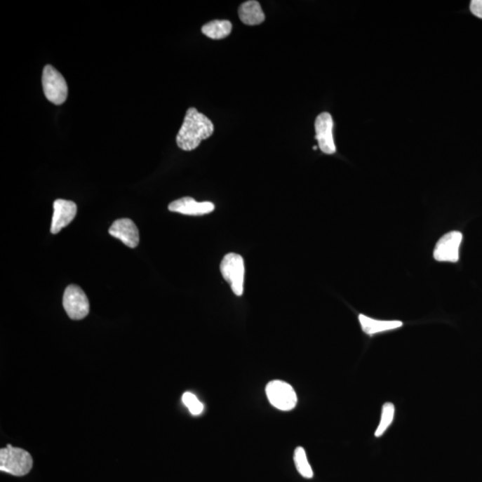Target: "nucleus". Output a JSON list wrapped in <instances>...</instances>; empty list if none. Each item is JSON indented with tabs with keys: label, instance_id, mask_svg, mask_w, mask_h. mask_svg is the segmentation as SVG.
<instances>
[{
	"label": "nucleus",
	"instance_id": "nucleus-14",
	"mask_svg": "<svg viewBox=\"0 0 482 482\" xmlns=\"http://www.w3.org/2000/svg\"><path fill=\"white\" fill-rule=\"evenodd\" d=\"M232 22L227 20H215L202 27L203 34L213 39H222L231 34Z\"/></svg>",
	"mask_w": 482,
	"mask_h": 482
},
{
	"label": "nucleus",
	"instance_id": "nucleus-8",
	"mask_svg": "<svg viewBox=\"0 0 482 482\" xmlns=\"http://www.w3.org/2000/svg\"><path fill=\"white\" fill-rule=\"evenodd\" d=\"M316 140L321 152L333 155L336 152L333 138V120L329 113H321L316 120Z\"/></svg>",
	"mask_w": 482,
	"mask_h": 482
},
{
	"label": "nucleus",
	"instance_id": "nucleus-12",
	"mask_svg": "<svg viewBox=\"0 0 482 482\" xmlns=\"http://www.w3.org/2000/svg\"><path fill=\"white\" fill-rule=\"evenodd\" d=\"M359 321L363 331H365L368 335L398 329L403 326L402 321H400L375 320L365 316V314H360Z\"/></svg>",
	"mask_w": 482,
	"mask_h": 482
},
{
	"label": "nucleus",
	"instance_id": "nucleus-13",
	"mask_svg": "<svg viewBox=\"0 0 482 482\" xmlns=\"http://www.w3.org/2000/svg\"><path fill=\"white\" fill-rule=\"evenodd\" d=\"M241 22L247 25H258L265 20V15L259 2L255 0L244 2L239 8Z\"/></svg>",
	"mask_w": 482,
	"mask_h": 482
},
{
	"label": "nucleus",
	"instance_id": "nucleus-6",
	"mask_svg": "<svg viewBox=\"0 0 482 482\" xmlns=\"http://www.w3.org/2000/svg\"><path fill=\"white\" fill-rule=\"evenodd\" d=\"M63 306L72 320L83 319L90 313V302L86 294L76 285H70L65 288Z\"/></svg>",
	"mask_w": 482,
	"mask_h": 482
},
{
	"label": "nucleus",
	"instance_id": "nucleus-4",
	"mask_svg": "<svg viewBox=\"0 0 482 482\" xmlns=\"http://www.w3.org/2000/svg\"><path fill=\"white\" fill-rule=\"evenodd\" d=\"M42 86L46 98L55 105L65 102L68 96V87L63 75L52 65H46L42 74Z\"/></svg>",
	"mask_w": 482,
	"mask_h": 482
},
{
	"label": "nucleus",
	"instance_id": "nucleus-11",
	"mask_svg": "<svg viewBox=\"0 0 482 482\" xmlns=\"http://www.w3.org/2000/svg\"><path fill=\"white\" fill-rule=\"evenodd\" d=\"M170 212L179 213L185 215L199 216L210 214L215 210L211 202H198L194 199L186 196L170 203L168 206Z\"/></svg>",
	"mask_w": 482,
	"mask_h": 482
},
{
	"label": "nucleus",
	"instance_id": "nucleus-2",
	"mask_svg": "<svg viewBox=\"0 0 482 482\" xmlns=\"http://www.w3.org/2000/svg\"><path fill=\"white\" fill-rule=\"evenodd\" d=\"M34 467L32 455L25 449L12 445L0 449V470L14 476H25Z\"/></svg>",
	"mask_w": 482,
	"mask_h": 482
},
{
	"label": "nucleus",
	"instance_id": "nucleus-10",
	"mask_svg": "<svg viewBox=\"0 0 482 482\" xmlns=\"http://www.w3.org/2000/svg\"><path fill=\"white\" fill-rule=\"evenodd\" d=\"M109 234L130 248H136L140 243L139 229L130 219L116 220L109 229Z\"/></svg>",
	"mask_w": 482,
	"mask_h": 482
},
{
	"label": "nucleus",
	"instance_id": "nucleus-17",
	"mask_svg": "<svg viewBox=\"0 0 482 482\" xmlns=\"http://www.w3.org/2000/svg\"><path fill=\"white\" fill-rule=\"evenodd\" d=\"M182 402L193 415H199L204 410V405L192 392H185L183 394Z\"/></svg>",
	"mask_w": 482,
	"mask_h": 482
},
{
	"label": "nucleus",
	"instance_id": "nucleus-15",
	"mask_svg": "<svg viewBox=\"0 0 482 482\" xmlns=\"http://www.w3.org/2000/svg\"><path fill=\"white\" fill-rule=\"evenodd\" d=\"M294 463L301 476L307 478H313L314 471L307 460V453L303 448L298 447L295 450Z\"/></svg>",
	"mask_w": 482,
	"mask_h": 482
},
{
	"label": "nucleus",
	"instance_id": "nucleus-7",
	"mask_svg": "<svg viewBox=\"0 0 482 482\" xmlns=\"http://www.w3.org/2000/svg\"><path fill=\"white\" fill-rule=\"evenodd\" d=\"M463 241L460 232H450L439 239L435 246L434 257L438 262L457 263L459 260V248Z\"/></svg>",
	"mask_w": 482,
	"mask_h": 482
},
{
	"label": "nucleus",
	"instance_id": "nucleus-18",
	"mask_svg": "<svg viewBox=\"0 0 482 482\" xmlns=\"http://www.w3.org/2000/svg\"><path fill=\"white\" fill-rule=\"evenodd\" d=\"M470 9L475 16L482 19V0H473L471 2Z\"/></svg>",
	"mask_w": 482,
	"mask_h": 482
},
{
	"label": "nucleus",
	"instance_id": "nucleus-5",
	"mask_svg": "<svg viewBox=\"0 0 482 482\" xmlns=\"http://www.w3.org/2000/svg\"><path fill=\"white\" fill-rule=\"evenodd\" d=\"M269 402L281 411H290L297 405V398L293 386L283 380H273L265 389Z\"/></svg>",
	"mask_w": 482,
	"mask_h": 482
},
{
	"label": "nucleus",
	"instance_id": "nucleus-16",
	"mask_svg": "<svg viewBox=\"0 0 482 482\" xmlns=\"http://www.w3.org/2000/svg\"><path fill=\"white\" fill-rule=\"evenodd\" d=\"M395 415V406L392 403H386L382 406V417H380V424L376 429L375 437L379 438L388 429L392 424Z\"/></svg>",
	"mask_w": 482,
	"mask_h": 482
},
{
	"label": "nucleus",
	"instance_id": "nucleus-1",
	"mask_svg": "<svg viewBox=\"0 0 482 482\" xmlns=\"http://www.w3.org/2000/svg\"><path fill=\"white\" fill-rule=\"evenodd\" d=\"M214 133V124L208 117L194 107L187 111L185 121L176 137L177 145L185 152H192L199 146L202 140L208 139Z\"/></svg>",
	"mask_w": 482,
	"mask_h": 482
},
{
	"label": "nucleus",
	"instance_id": "nucleus-3",
	"mask_svg": "<svg viewBox=\"0 0 482 482\" xmlns=\"http://www.w3.org/2000/svg\"><path fill=\"white\" fill-rule=\"evenodd\" d=\"M221 273L231 286L232 293L241 297L244 291L245 264L241 255L234 253L226 255L222 260Z\"/></svg>",
	"mask_w": 482,
	"mask_h": 482
},
{
	"label": "nucleus",
	"instance_id": "nucleus-9",
	"mask_svg": "<svg viewBox=\"0 0 482 482\" xmlns=\"http://www.w3.org/2000/svg\"><path fill=\"white\" fill-rule=\"evenodd\" d=\"M53 208L51 234H58L75 218L77 214V206L70 200L57 199L54 202Z\"/></svg>",
	"mask_w": 482,
	"mask_h": 482
}]
</instances>
